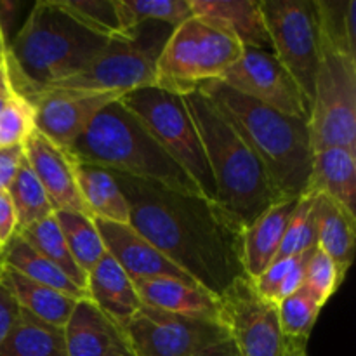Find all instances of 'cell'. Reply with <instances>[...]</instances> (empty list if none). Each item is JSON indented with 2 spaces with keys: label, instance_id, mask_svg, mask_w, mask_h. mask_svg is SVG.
Here are the masks:
<instances>
[{
  "label": "cell",
  "instance_id": "obj_42",
  "mask_svg": "<svg viewBox=\"0 0 356 356\" xmlns=\"http://www.w3.org/2000/svg\"><path fill=\"white\" fill-rule=\"evenodd\" d=\"M289 346H291L289 356H308L306 355V343H292V341H289Z\"/></svg>",
  "mask_w": 356,
  "mask_h": 356
},
{
  "label": "cell",
  "instance_id": "obj_44",
  "mask_svg": "<svg viewBox=\"0 0 356 356\" xmlns=\"http://www.w3.org/2000/svg\"><path fill=\"white\" fill-rule=\"evenodd\" d=\"M10 92V90H9ZM7 96H9V94H3V92H0V110H2L3 108V104H6V101H7Z\"/></svg>",
  "mask_w": 356,
  "mask_h": 356
},
{
  "label": "cell",
  "instance_id": "obj_35",
  "mask_svg": "<svg viewBox=\"0 0 356 356\" xmlns=\"http://www.w3.org/2000/svg\"><path fill=\"white\" fill-rule=\"evenodd\" d=\"M59 2L73 16L99 33L108 37L122 35L115 0H59Z\"/></svg>",
  "mask_w": 356,
  "mask_h": 356
},
{
  "label": "cell",
  "instance_id": "obj_18",
  "mask_svg": "<svg viewBox=\"0 0 356 356\" xmlns=\"http://www.w3.org/2000/svg\"><path fill=\"white\" fill-rule=\"evenodd\" d=\"M191 16L232 35L242 47L271 51L259 0H190Z\"/></svg>",
  "mask_w": 356,
  "mask_h": 356
},
{
  "label": "cell",
  "instance_id": "obj_3",
  "mask_svg": "<svg viewBox=\"0 0 356 356\" xmlns=\"http://www.w3.org/2000/svg\"><path fill=\"white\" fill-rule=\"evenodd\" d=\"M259 159L277 200L306 193L313 163L308 120L242 96L219 80L198 87Z\"/></svg>",
  "mask_w": 356,
  "mask_h": 356
},
{
  "label": "cell",
  "instance_id": "obj_40",
  "mask_svg": "<svg viewBox=\"0 0 356 356\" xmlns=\"http://www.w3.org/2000/svg\"><path fill=\"white\" fill-rule=\"evenodd\" d=\"M197 356H240V355L238 351H236V346L232 341V337H226V339L205 348V350L200 351Z\"/></svg>",
  "mask_w": 356,
  "mask_h": 356
},
{
  "label": "cell",
  "instance_id": "obj_21",
  "mask_svg": "<svg viewBox=\"0 0 356 356\" xmlns=\"http://www.w3.org/2000/svg\"><path fill=\"white\" fill-rule=\"evenodd\" d=\"M306 193L329 198L356 218V149L330 146L313 153Z\"/></svg>",
  "mask_w": 356,
  "mask_h": 356
},
{
  "label": "cell",
  "instance_id": "obj_9",
  "mask_svg": "<svg viewBox=\"0 0 356 356\" xmlns=\"http://www.w3.org/2000/svg\"><path fill=\"white\" fill-rule=\"evenodd\" d=\"M242 44L226 31L191 16L170 31L156 59V86L186 94L219 80L242 54Z\"/></svg>",
  "mask_w": 356,
  "mask_h": 356
},
{
  "label": "cell",
  "instance_id": "obj_5",
  "mask_svg": "<svg viewBox=\"0 0 356 356\" xmlns=\"http://www.w3.org/2000/svg\"><path fill=\"white\" fill-rule=\"evenodd\" d=\"M68 153L80 163L99 165L113 172L153 181L170 190L204 197L193 179L167 155L120 99L106 104L94 117Z\"/></svg>",
  "mask_w": 356,
  "mask_h": 356
},
{
  "label": "cell",
  "instance_id": "obj_32",
  "mask_svg": "<svg viewBox=\"0 0 356 356\" xmlns=\"http://www.w3.org/2000/svg\"><path fill=\"white\" fill-rule=\"evenodd\" d=\"M277 308L282 332L287 337V341L306 343L323 305L308 289L301 287L292 296L282 299Z\"/></svg>",
  "mask_w": 356,
  "mask_h": 356
},
{
  "label": "cell",
  "instance_id": "obj_19",
  "mask_svg": "<svg viewBox=\"0 0 356 356\" xmlns=\"http://www.w3.org/2000/svg\"><path fill=\"white\" fill-rule=\"evenodd\" d=\"M299 198L277 200L243 229L242 266L250 280H256L277 259L285 228L298 207Z\"/></svg>",
  "mask_w": 356,
  "mask_h": 356
},
{
  "label": "cell",
  "instance_id": "obj_6",
  "mask_svg": "<svg viewBox=\"0 0 356 356\" xmlns=\"http://www.w3.org/2000/svg\"><path fill=\"white\" fill-rule=\"evenodd\" d=\"M320 51L309 108L313 153L330 146L356 149V52L318 19Z\"/></svg>",
  "mask_w": 356,
  "mask_h": 356
},
{
  "label": "cell",
  "instance_id": "obj_25",
  "mask_svg": "<svg viewBox=\"0 0 356 356\" xmlns=\"http://www.w3.org/2000/svg\"><path fill=\"white\" fill-rule=\"evenodd\" d=\"M0 264L73 299L87 298L86 289L76 285L61 268L51 263L47 257L31 249L17 233H14L9 242L0 249Z\"/></svg>",
  "mask_w": 356,
  "mask_h": 356
},
{
  "label": "cell",
  "instance_id": "obj_36",
  "mask_svg": "<svg viewBox=\"0 0 356 356\" xmlns=\"http://www.w3.org/2000/svg\"><path fill=\"white\" fill-rule=\"evenodd\" d=\"M343 280L344 278L341 277L336 263L325 252H322L318 247H315L312 256H309L308 264H306L305 285L302 287L308 289L325 306V302L332 298V294L337 291Z\"/></svg>",
  "mask_w": 356,
  "mask_h": 356
},
{
  "label": "cell",
  "instance_id": "obj_41",
  "mask_svg": "<svg viewBox=\"0 0 356 356\" xmlns=\"http://www.w3.org/2000/svg\"><path fill=\"white\" fill-rule=\"evenodd\" d=\"M0 92L9 94V82H7V66L6 61L0 59Z\"/></svg>",
  "mask_w": 356,
  "mask_h": 356
},
{
  "label": "cell",
  "instance_id": "obj_17",
  "mask_svg": "<svg viewBox=\"0 0 356 356\" xmlns=\"http://www.w3.org/2000/svg\"><path fill=\"white\" fill-rule=\"evenodd\" d=\"M63 332L68 356H134L124 329L89 298L76 301Z\"/></svg>",
  "mask_w": 356,
  "mask_h": 356
},
{
  "label": "cell",
  "instance_id": "obj_23",
  "mask_svg": "<svg viewBox=\"0 0 356 356\" xmlns=\"http://www.w3.org/2000/svg\"><path fill=\"white\" fill-rule=\"evenodd\" d=\"M76 183L90 218L117 225L131 222L127 198L111 170L76 162Z\"/></svg>",
  "mask_w": 356,
  "mask_h": 356
},
{
  "label": "cell",
  "instance_id": "obj_11",
  "mask_svg": "<svg viewBox=\"0 0 356 356\" xmlns=\"http://www.w3.org/2000/svg\"><path fill=\"white\" fill-rule=\"evenodd\" d=\"M134 356H197L229 337L221 320L183 316L143 305L124 327Z\"/></svg>",
  "mask_w": 356,
  "mask_h": 356
},
{
  "label": "cell",
  "instance_id": "obj_15",
  "mask_svg": "<svg viewBox=\"0 0 356 356\" xmlns=\"http://www.w3.org/2000/svg\"><path fill=\"white\" fill-rule=\"evenodd\" d=\"M24 159L40 181L54 212L75 211L89 216L76 183V162L66 149L35 131L24 143Z\"/></svg>",
  "mask_w": 356,
  "mask_h": 356
},
{
  "label": "cell",
  "instance_id": "obj_4",
  "mask_svg": "<svg viewBox=\"0 0 356 356\" xmlns=\"http://www.w3.org/2000/svg\"><path fill=\"white\" fill-rule=\"evenodd\" d=\"M205 149L218 207L245 229L277 202L259 159L202 90L183 94Z\"/></svg>",
  "mask_w": 356,
  "mask_h": 356
},
{
  "label": "cell",
  "instance_id": "obj_24",
  "mask_svg": "<svg viewBox=\"0 0 356 356\" xmlns=\"http://www.w3.org/2000/svg\"><path fill=\"white\" fill-rule=\"evenodd\" d=\"M0 275L23 312L59 329L66 325L76 301H80L61 294L47 285L37 284L2 264H0Z\"/></svg>",
  "mask_w": 356,
  "mask_h": 356
},
{
  "label": "cell",
  "instance_id": "obj_20",
  "mask_svg": "<svg viewBox=\"0 0 356 356\" xmlns=\"http://www.w3.org/2000/svg\"><path fill=\"white\" fill-rule=\"evenodd\" d=\"M134 287L145 306L183 316L221 320V302L197 285L176 278H136Z\"/></svg>",
  "mask_w": 356,
  "mask_h": 356
},
{
  "label": "cell",
  "instance_id": "obj_12",
  "mask_svg": "<svg viewBox=\"0 0 356 356\" xmlns=\"http://www.w3.org/2000/svg\"><path fill=\"white\" fill-rule=\"evenodd\" d=\"M219 302L222 323L240 356H289L277 305L261 298L249 277H240Z\"/></svg>",
  "mask_w": 356,
  "mask_h": 356
},
{
  "label": "cell",
  "instance_id": "obj_31",
  "mask_svg": "<svg viewBox=\"0 0 356 356\" xmlns=\"http://www.w3.org/2000/svg\"><path fill=\"white\" fill-rule=\"evenodd\" d=\"M7 193H9L14 212H16L17 232L54 214V209L45 195V190L42 188L40 181L35 176L26 159H23L21 162Z\"/></svg>",
  "mask_w": 356,
  "mask_h": 356
},
{
  "label": "cell",
  "instance_id": "obj_7",
  "mask_svg": "<svg viewBox=\"0 0 356 356\" xmlns=\"http://www.w3.org/2000/svg\"><path fill=\"white\" fill-rule=\"evenodd\" d=\"M165 26L169 24L143 23L125 35L111 37L106 47L86 68L44 90L113 92L124 96L129 90L156 86V59L169 38L162 37V28Z\"/></svg>",
  "mask_w": 356,
  "mask_h": 356
},
{
  "label": "cell",
  "instance_id": "obj_2",
  "mask_svg": "<svg viewBox=\"0 0 356 356\" xmlns=\"http://www.w3.org/2000/svg\"><path fill=\"white\" fill-rule=\"evenodd\" d=\"M111 37L87 26L59 0H40L7 49L9 90L30 97L86 68Z\"/></svg>",
  "mask_w": 356,
  "mask_h": 356
},
{
  "label": "cell",
  "instance_id": "obj_16",
  "mask_svg": "<svg viewBox=\"0 0 356 356\" xmlns=\"http://www.w3.org/2000/svg\"><path fill=\"white\" fill-rule=\"evenodd\" d=\"M94 222L103 238L106 252L120 264L122 270L132 280L167 277L200 287L169 257L163 256L155 245H152L145 236L139 235L131 225H117V222L101 221V219H94Z\"/></svg>",
  "mask_w": 356,
  "mask_h": 356
},
{
  "label": "cell",
  "instance_id": "obj_26",
  "mask_svg": "<svg viewBox=\"0 0 356 356\" xmlns=\"http://www.w3.org/2000/svg\"><path fill=\"white\" fill-rule=\"evenodd\" d=\"M316 247L336 263L346 277L355 252L356 218L325 197H316Z\"/></svg>",
  "mask_w": 356,
  "mask_h": 356
},
{
  "label": "cell",
  "instance_id": "obj_27",
  "mask_svg": "<svg viewBox=\"0 0 356 356\" xmlns=\"http://www.w3.org/2000/svg\"><path fill=\"white\" fill-rule=\"evenodd\" d=\"M0 356H68L65 332L21 309L19 318L0 344Z\"/></svg>",
  "mask_w": 356,
  "mask_h": 356
},
{
  "label": "cell",
  "instance_id": "obj_10",
  "mask_svg": "<svg viewBox=\"0 0 356 356\" xmlns=\"http://www.w3.org/2000/svg\"><path fill=\"white\" fill-rule=\"evenodd\" d=\"M259 6L275 58L312 108L320 51L316 0H259Z\"/></svg>",
  "mask_w": 356,
  "mask_h": 356
},
{
  "label": "cell",
  "instance_id": "obj_29",
  "mask_svg": "<svg viewBox=\"0 0 356 356\" xmlns=\"http://www.w3.org/2000/svg\"><path fill=\"white\" fill-rule=\"evenodd\" d=\"M31 249L37 250L38 254H42L44 257H47L51 263H54L56 266L61 268L76 285H80L82 289H86L87 285V275L76 266V263L73 261L72 254H70L68 245H66V240L63 236L61 228L58 225V219L56 216H49V218L42 219V221L33 222L28 228L19 229L16 232Z\"/></svg>",
  "mask_w": 356,
  "mask_h": 356
},
{
  "label": "cell",
  "instance_id": "obj_14",
  "mask_svg": "<svg viewBox=\"0 0 356 356\" xmlns=\"http://www.w3.org/2000/svg\"><path fill=\"white\" fill-rule=\"evenodd\" d=\"M122 94L75 92V90H42L28 97L35 110V131L70 152L90 122L106 104L118 101Z\"/></svg>",
  "mask_w": 356,
  "mask_h": 356
},
{
  "label": "cell",
  "instance_id": "obj_37",
  "mask_svg": "<svg viewBox=\"0 0 356 356\" xmlns=\"http://www.w3.org/2000/svg\"><path fill=\"white\" fill-rule=\"evenodd\" d=\"M19 313V305L16 302L13 292L9 291L7 284L3 282L2 275H0V344L3 343V339H6L7 334L10 332L14 323L17 322Z\"/></svg>",
  "mask_w": 356,
  "mask_h": 356
},
{
  "label": "cell",
  "instance_id": "obj_1",
  "mask_svg": "<svg viewBox=\"0 0 356 356\" xmlns=\"http://www.w3.org/2000/svg\"><path fill=\"white\" fill-rule=\"evenodd\" d=\"M131 212L129 225L191 280L221 298L240 277L243 229L202 195L113 172Z\"/></svg>",
  "mask_w": 356,
  "mask_h": 356
},
{
  "label": "cell",
  "instance_id": "obj_38",
  "mask_svg": "<svg viewBox=\"0 0 356 356\" xmlns=\"http://www.w3.org/2000/svg\"><path fill=\"white\" fill-rule=\"evenodd\" d=\"M24 159V145L23 146H7L0 148V191L9 190L10 183L16 177L17 169Z\"/></svg>",
  "mask_w": 356,
  "mask_h": 356
},
{
  "label": "cell",
  "instance_id": "obj_43",
  "mask_svg": "<svg viewBox=\"0 0 356 356\" xmlns=\"http://www.w3.org/2000/svg\"><path fill=\"white\" fill-rule=\"evenodd\" d=\"M7 49H9V44L6 42V31H3L2 17H0V59H2V61L7 59Z\"/></svg>",
  "mask_w": 356,
  "mask_h": 356
},
{
  "label": "cell",
  "instance_id": "obj_22",
  "mask_svg": "<svg viewBox=\"0 0 356 356\" xmlns=\"http://www.w3.org/2000/svg\"><path fill=\"white\" fill-rule=\"evenodd\" d=\"M86 291L87 298L122 329L143 306L132 278L108 252L87 275Z\"/></svg>",
  "mask_w": 356,
  "mask_h": 356
},
{
  "label": "cell",
  "instance_id": "obj_34",
  "mask_svg": "<svg viewBox=\"0 0 356 356\" xmlns=\"http://www.w3.org/2000/svg\"><path fill=\"white\" fill-rule=\"evenodd\" d=\"M35 132V110L26 97L10 90L0 110V148L23 146Z\"/></svg>",
  "mask_w": 356,
  "mask_h": 356
},
{
  "label": "cell",
  "instance_id": "obj_13",
  "mask_svg": "<svg viewBox=\"0 0 356 356\" xmlns=\"http://www.w3.org/2000/svg\"><path fill=\"white\" fill-rule=\"evenodd\" d=\"M219 82L273 110L309 120V108L301 90L271 51L243 47Z\"/></svg>",
  "mask_w": 356,
  "mask_h": 356
},
{
  "label": "cell",
  "instance_id": "obj_28",
  "mask_svg": "<svg viewBox=\"0 0 356 356\" xmlns=\"http://www.w3.org/2000/svg\"><path fill=\"white\" fill-rule=\"evenodd\" d=\"M54 216L73 261L83 273L89 275L97 261L106 254L94 218L75 211H59L54 212Z\"/></svg>",
  "mask_w": 356,
  "mask_h": 356
},
{
  "label": "cell",
  "instance_id": "obj_33",
  "mask_svg": "<svg viewBox=\"0 0 356 356\" xmlns=\"http://www.w3.org/2000/svg\"><path fill=\"white\" fill-rule=\"evenodd\" d=\"M315 202L316 195L312 193H305L299 198L298 207H296L294 214L291 216V221L285 228L277 259L298 256V254H302L316 247Z\"/></svg>",
  "mask_w": 356,
  "mask_h": 356
},
{
  "label": "cell",
  "instance_id": "obj_39",
  "mask_svg": "<svg viewBox=\"0 0 356 356\" xmlns=\"http://www.w3.org/2000/svg\"><path fill=\"white\" fill-rule=\"evenodd\" d=\"M17 232L16 212L7 191H0V245H6Z\"/></svg>",
  "mask_w": 356,
  "mask_h": 356
},
{
  "label": "cell",
  "instance_id": "obj_8",
  "mask_svg": "<svg viewBox=\"0 0 356 356\" xmlns=\"http://www.w3.org/2000/svg\"><path fill=\"white\" fill-rule=\"evenodd\" d=\"M120 103L141 122L146 131L172 156L181 169L200 188L205 198L214 202L216 190L209 170L205 149L183 94L159 86L129 90Z\"/></svg>",
  "mask_w": 356,
  "mask_h": 356
},
{
  "label": "cell",
  "instance_id": "obj_45",
  "mask_svg": "<svg viewBox=\"0 0 356 356\" xmlns=\"http://www.w3.org/2000/svg\"><path fill=\"white\" fill-rule=\"evenodd\" d=\"M0 249H2V245H0Z\"/></svg>",
  "mask_w": 356,
  "mask_h": 356
},
{
  "label": "cell",
  "instance_id": "obj_30",
  "mask_svg": "<svg viewBox=\"0 0 356 356\" xmlns=\"http://www.w3.org/2000/svg\"><path fill=\"white\" fill-rule=\"evenodd\" d=\"M122 35L143 23H163L176 28L191 17L190 0H115Z\"/></svg>",
  "mask_w": 356,
  "mask_h": 356
}]
</instances>
